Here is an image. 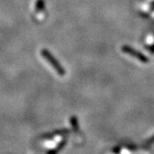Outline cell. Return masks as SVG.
<instances>
[{"label":"cell","instance_id":"1","mask_svg":"<svg viewBox=\"0 0 154 154\" xmlns=\"http://www.w3.org/2000/svg\"><path fill=\"white\" fill-rule=\"evenodd\" d=\"M122 51L126 53V54H128L129 56L131 57H134V58H136L137 60L140 61L141 63H148L149 59L146 57V56L142 54L141 52L138 51L136 50L133 49L132 47L128 46V45H123L122 46Z\"/></svg>","mask_w":154,"mask_h":154},{"label":"cell","instance_id":"2","mask_svg":"<svg viewBox=\"0 0 154 154\" xmlns=\"http://www.w3.org/2000/svg\"><path fill=\"white\" fill-rule=\"evenodd\" d=\"M42 54H43V56L45 57V58L51 64V66L54 68V69L57 71V73L58 75H65V70H64V69H63V67L59 64V63L56 60L55 58L51 55L47 51H42Z\"/></svg>","mask_w":154,"mask_h":154}]
</instances>
